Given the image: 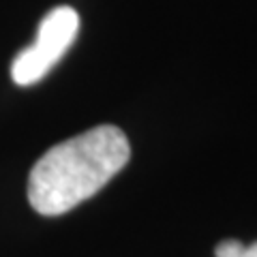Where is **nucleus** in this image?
<instances>
[{"label":"nucleus","instance_id":"f257e3e1","mask_svg":"<svg viewBox=\"0 0 257 257\" xmlns=\"http://www.w3.org/2000/svg\"><path fill=\"white\" fill-rule=\"evenodd\" d=\"M131 159L122 128L99 124L50 148L28 176V202L39 214L60 216L96 195Z\"/></svg>","mask_w":257,"mask_h":257},{"label":"nucleus","instance_id":"f03ea898","mask_svg":"<svg viewBox=\"0 0 257 257\" xmlns=\"http://www.w3.org/2000/svg\"><path fill=\"white\" fill-rule=\"evenodd\" d=\"M79 30V15L71 7H56L39 24L35 43L24 47L11 64V77L18 86H32L43 79L58 62Z\"/></svg>","mask_w":257,"mask_h":257},{"label":"nucleus","instance_id":"7ed1b4c3","mask_svg":"<svg viewBox=\"0 0 257 257\" xmlns=\"http://www.w3.org/2000/svg\"><path fill=\"white\" fill-rule=\"evenodd\" d=\"M214 255L216 257H257V242L242 244L236 238H227L216 244Z\"/></svg>","mask_w":257,"mask_h":257}]
</instances>
